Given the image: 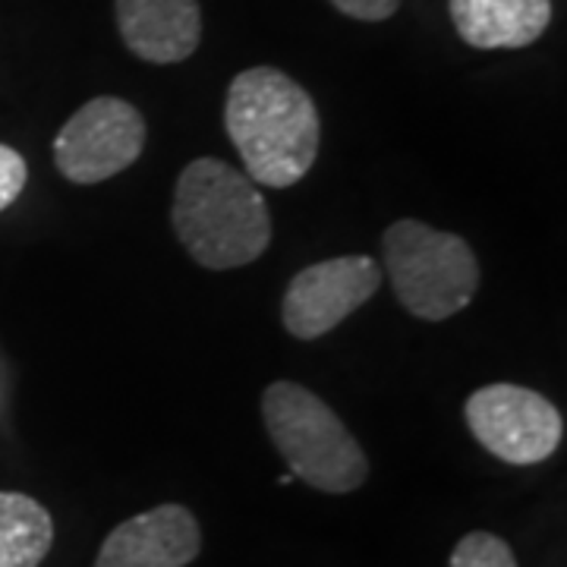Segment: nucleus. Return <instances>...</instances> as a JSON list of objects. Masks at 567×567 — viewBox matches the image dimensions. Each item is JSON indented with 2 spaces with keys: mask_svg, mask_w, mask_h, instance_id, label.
<instances>
[{
  "mask_svg": "<svg viewBox=\"0 0 567 567\" xmlns=\"http://www.w3.org/2000/svg\"><path fill=\"white\" fill-rule=\"evenodd\" d=\"M398 303L423 322H445L480 290V262L464 237L423 221H394L382 237Z\"/></svg>",
  "mask_w": 567,
  "mask_h": 567,
  "instance_id": "nucleus-4",
  "label": "nucleus"
},
{
  "mask_svg": "<svg viewBox=\"0 0 567 567\" xmlns=\"http://www.w3.org/2000/svg\"><path fill=\"white\" fill-rule=\"evenodd\" d=\"M379 284L382 265L369 256H338L328 262L309 265L284 293V328L300 341H316L369 303Z\"/></svg>",
  "mask_w": 567,
  "mask_h": 567,
  "instance_id": "nucleus-7",
  "label": "nucleus"
},
{
  "mask_svg": "<svg viewBox=\"0 0 567 567\" xmlns=\"http://www.w3.org/2000/svg\"><path fill=\"white\" fill-rule=\"evenodd\" d=\"M123 44L145 63L186 61L203 39L199 0H114Z\"/></svg>",
  "mask_w": 567,
  "mask_h": 567,
  "instance_id": "nucleus-9",
  "label": "nucleus"
},
{
  "mask_svg": "<svg viewBox=\"0 0 567 567\" xmlns=\"http://www.w3.org/2000/svg\"><path fill=\"white\" fill-rule=\"evenodd\" d=\"M54 543V520L35 498L0 492V567H39Z\"/></svg>",
  "mask_w": 567,
  "mask_h": 567,
  "instance_id": "nucleus-11",
  "label": "nucleus"
},
{
  "mask_svg": "<svg viewBox=\"0 0 567 567\" xmlns=\"http://www.w3.org/2000/svg\"><path fill=\"white\" fill-rule=\"evenodd\" d=\"M25 177H29L25 158L17 148L0 142V212L20 199V193L25 189Z\"/></svg>",
  "mask_w": 567,
  "mask_h": 567,
  "instance_id": "nucleus-13",
  "label": "nucleus"
},
{
  "mask_svg": "<svg viewBox=\"0 0 567 567\" xmlns=\"http://www.w3.org/2000/svg\"><path fill=\"white\" fill-rule=\"evenodd\" d=\"M457 35L480 51L527 48L548 29L551 0H451Z\"/></svg>",
  "mask_w": 567,
  "mask_h": 567,
  "instance_id": "nucleus-10",
  "label": "nucleus"
},
{
  "mask_svg": "<svg viewBox=\"0 0 567 567\" xmlns=\"http://www.w3.org/2000/svg\"><path fill=\"white\" fill-rule=\"evenodd\" d=\"M451 567H517V558L505 539H498L486 529H476V533H466L454 546Z\"/></svg>",
  "mask_w": 567,
  "mask_h": 567,
  "instance_id": "nucleus-12",
  "label": "nucleus"
},
{
  "mask_svg": "<svg viewBox=\"0 0 567 567\" xmlns=\"http://www.w3.org/2000/svg\"><path fill=\"white\" fill-rule=\"evenodd\" d=\"M145 148V117L123 99L102 95L85 102L63 123L54 140V164L80 186L111 181L136 162Z\"/></svg>",
  "mask_w": 567,
  "mask_h": 567,
  "instance_id": "nucleus-6",
  "label": "nucleus"
},
{
  "mask_svg": "<svg viewBox=\"0 0 567 567\" xmlns=\"http://www.w3.org/2000/svg\"><path fill=\"white\" fill-rule=\"evenodd\" d=\"M203 551V533L193 511L158 505L123 520L99 548L95 567H186Z\"/></svg>",
  "mask_w": 567,
  "mask_h": 567,
  "instance_id": "nucleus-8",
  "label": "nucleus"
},
{
  "mask_svg": "<svg viewBox=\"0 0 567 567\" xmlns=\"http://www.w3.org/2000/svg\"><path fill=\"white\" fill-rule=\"evenodd\" d=\"M344 17L363 22H385L398 13L401 0H331Z\"/></svg>",
  "mask_w": 567,
  "mask_h": 567,
  "instance_id": "nucleus-14",
  "label": "nucleus"
},
{
  "mask_svg": "<svg viewBox=\"0 0 567 567\" xmlns=\"http://www.w3.org/2000/svg\"><path fill=\"white\" fill-rule=\"evenodd\" d=\"M262 420L293 480L328 495H347L365 483L369 461L363 447L341 416L309 388L297 382L265 388Z\"/></svg>",
  "mask_w": 567,
  "mask_h": 567,
  "instance_id": "nucleus-3",
  "label": "nucleus"
},
{
  "mask_svg": "<svg viewBox=\"0 0 567 567\" xmlns=\"http://www.w3.org/2000/svg\"><path fill=\"white\" fill-rule=\"evenodd\" d=\"M464 416L473 439L514 466L548 461L565 435V420L548 398L507 382L476 388L466 398Z\"/></svg>",
  "mask_w": 567,
  "mask_h": 567,
  "instance_id": "nucleus-5",
  "label": "nucleus"
},
{
  "mask_svg": "<svg viewBox=\"0 0 567 567\" xmlns=\"http://www.w3.org/2000/svg\"><path fill=\"white\" fill-rule=\"evenodd\" d=\"M224 130L244 158L246 177L271 189L303 181L322 145L312 95L278 66H252L234 76L224 102Z\"/></svg>",
  "mask_w": 567,
  "mask_h": 567,
  "instance_id": "nucleus-1",
  "label": "nucleus"
},
{
  "mask_svg": "<svg viewBox=\"0 0 567 567\" xmlns=\"http://www.w3.org/2000/svg\"><path fill=\"white\" fill-rule=\"evenodd\" d=\"M259 183L221 158H196L174 186L171 221L193 262L212 271L252 265L271 244V212Z\"/></svg>",
  "mask_w": 567,
  "mask_h": 567,
  "instance_id": "nucleus-2",
  "label": "nucleus"
}]
</instances>
